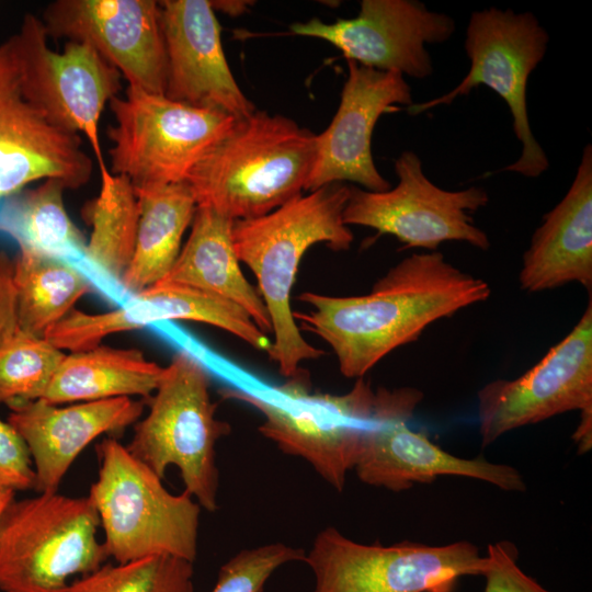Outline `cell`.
I'll return each mask as SVG.
<instances>
[{
    "instance_id": "obj_11",
    "label": "cell",
    "mask_w": 592,
    "mask_h": 592,
    "mask_svg": "<svg viewBox=\"0 0 592 592\" xmlns=\"http://www.w3.org/2000/svg\"><path fill=\"white\" fill-rule=\"evenodd\" d=\"M12 38L26 100L57 128L83 134L100 171L106 169L99 123L122 88L118 70L84 43L67 42L61 53L53 52L43 21L31 13Z\"/></svg>"
},
{
    "instance_id": "obj_37",
    "label": "cell",
    "mask_w": 592,
    "mask_h": 592,
    "mask_svg": "<svg viewBox=\"0 0 592 592\" xmlns=\"http://www.w3.org/2000/svg\"><path fill=\"white\" fill-rule=\"evenodd\" d=\"M252 1L247 0H214L210 1L213 10L219 11L229 16H238L248 11Z\"/></svg>"
},
{
    "instance_id": "obj_36",
    "label": "cell",
    "mask_w": 592,
    "mask_h": 592,
    "mask_svg": "<svg viewBox=\"0 0 592 592\" xmlns=\"http://www.w3.org/2000/svg\"><path fill=\"white\" fill-rule=\"evenodd\" d=\"M578 452L584 454L592 447V412L580 413V422L572 435Z\"/></svg>"
},
{
    "instance_id": "obj_30",
    "label": "cell",
    "mask_w": 592,
    "mask_h": 592,
    "mask_svg": "<svg viewBox=\"0 0 592 592\" xmlns=\"http://www.w3.org/2000/svg\"><path fill=\"white\" fill-rule=\"evenodd\" d=\"M65 355L44 338L18 330L0 346V403L42 399Z\"/></svg>"
},
{
    "instance_id": "obj_13",
    "label": "cell",
    "mask_w": 592,
    "mask_h": 592,
    "mask_svg": "<svg viewBox=\"0 0 592 592\" xmlns=\"http://www.w3.org/2000/svg\"><path fill=\"white\" fill-rule=\"evenodd\" d=\"M423 399L413 387L385 388L378 414L365 432L354 470L369 486L400 492L440 476H460L491 483L504 491H525L517 469L483 457L463 458L444 451L408 421Z\"/></svg>"
},
{
    "instance_id": "obj_16",
    "label": "cell",
    "mask_w": 592,
    "mask_h": 592,
    "mask_svg": "<svg viewBox=\"0 0 592 592\" xmlns=\"http://www.w3.org/2000/svg\"><path fill=\"white\" fill-rule=\"evenodd\" d=\"M42 21L48 36L90 45L128 86L164 95L168 62L159 1L57 0Z\"/></svg>"
},
{
    "instance_id": "obj_32",
    "label": "cell",
    "mask_w": 592,
    "mask_h": 592,
    "mask_svg": "<svg viewBox=\"0 0 592 592\" xmlns=\"http://www.w3.org/2000/svg\"><path fill=\"white\" fill-rule=\"evenodd\" d=\"M305 551L283 543L242 549L225 562L210 592H264L270 577L285 563L304 561Z\"/></svg>"
},
{
    "instance_id": "obj_7",
    "label": "cell",
    "mask_w": 592,
    "mask_h": 592,
    "mask_svg": "<svg viewBox=\"0 0 592 592\" xmlns=\"http://www.w3.org/2000/svg\"><path fill=\"white\" fill-rule=\"evenodd\" d=\"M88 497L38 492L14 499L0 519V591L66 592L70 579L109 559Z\"/></svg>"
},
{
    "instance_id": "obj_10",
    "label": "cell",
    "mask_w": 592,
    "mask_h": 592,
    "mask_svg": "<svg viewBox=\"0 0 592 592\" xmlns=\"http://www.w3.org/2000/svg\"><path fill=\"white\" fill-rule=\"evenodd\" d=\"M304 561L314 592H453L462 577L482 576L488 565L469 542L362 544L331 526L316 536Z\"/></svg>"
},
{
    "instance_id": "obj_22",
    "label": "cell",
    "mask_w": 592,
    "mask_h": 592,
    "mask_svg": "<svg viewBox=\"0 0 592 592\" xmlns=\"http://www.w3.org/2000/svg\"><path fill=\"white\" fill-rule=\"evenodd\" d=\"M234 221L212 208L196 206L190 236L161 281L229 299L243 308L261 331L272 333L267 309L241 271L232 241Z\"/></svg>"
},
{
    "instance_id": "obj_29",
    "label": "cell",
    "mask_w": 592,
    "mask_h": 592,
    "mask_svg": "<svg viewBox=\"0 0 592 592\" xmlns=\"http://www.w3.org/2000/svg\"><path fill=\"white\" fill-rule=\"evenodd\" d=\"M193 562L152 556L125 563H104L75 579L66 592H194Z\"/></svg>"
},
{
    "instance_id": "obj_31",
    "label": "cell",
    "mask_w": 592,
    "mask_h": 592,
    "mask_svg": "<svg viewBox=\"0 0 592 592\" xmlns=\"http://www.w3.org/2000/svg\"><path fill=\"white\" fill-rule=\"evenodd\" d=\"M144 328L130 305L105 312L71 309L49 327L43 338L56 349L71 353L92 350L114 333Z\"/></svg>"
},
{
    "instance_id": "obj_4",
    "label": "cell",
    "mask_w": 592,
    "mask_h": 592,
    "mask_svg": "<svg viewBox=\"0 0 592 592\" xmlns=\"http://www.w3.org/2000/svg\"><path fill=\"white\" fill-rule=\"evenodd\" d=\"M96 452L100 468L89 498L109 558L125 563L172 556L194 562L201 505L185 491L169 492L161 478L115 437L103 439Z\"/></svg>"
},
{
    "instance_id": "obj_23",
    "label": "cell",
    "mask_w": 592,
    "mask_h": 592,
    "mask_svg": "<svg viewBox=\"0 0 592 592\" xmlns=\"http://www.w3.org/2000/svg\"><path fill=\"white\" fill-rule=\"evenodd\" d=\"M163 366L137 349L99 345L65 355L42 398L48 403L95 401L118 397H150Z\"/></svg>"
},
{
    "instance_id": "obj_5",
    "label": "cell",
    "mask_w": 592,
    "mask_h": 592,
    "mask_svg": "<svg viewBox=\"0 0 592 592\" xmlns=\"http://www.w3.org/2000/svg\"><path fill=\"white\" fill-rule=\"evenodd\" d=\"M209 387L202 362L187 351L177 352L163 367L149 397V411L135 424L126 448L161 479L169 466H175L184 491L214 512L219 488L215 446L231 426L216 418Z\"/></svg>"
},
{
    "instance_id": "obj_26",
    "label": "cell",
    "mask_w": 592,
    "mask_h": 592,
    "mask_svg": "<svg viewBox=\"0 0 592 592\" xmlns=\"http://www.w3.org/2000/svg\"><path fill=\"white\" fill-rule=\"evenodd\" d=\"M65 189L61 181L46 179L7 198L0 206V231L20 249L61 259L83 257L87 240L65 208Z\"/></svg>"
},
{
    "instance_id": "obj_18",
    "label": "cell",
    "mask_w": 592,
    "mask_h": 592,
    "mask_svg": "<svg viewBox=\"0 0 592 592\" xmlns=\"http://www.w3.org/2000/svg\"><path fill=\"white\" fill-rule=\"evenodd\" d=\"M411 88L399 72L380 71L348 60V78L329 126L317 135V155L305 191L354 182L383 192L390 183L372 156V135L379 117L412 104Z\"/></svg>"
},
{
    "instance_id": "obj_35",
    "label": "cell",
    "mask_w": 592,
    "mask_h": 592,
    "mask_svg": "<svg viewBox=\"0 0 592 592\" xmlns=\"http://www.w3.org/2000/svg\"><path fill=\"white\" fill-rule=\"evenodd\" d=\"M19 330L14 259L0 251V346Z\"/></svg>"
},
{
    "instance_id": "obj_6",
    "label": "cell",
    "mask_w": 592,
    "mask_h": 592,
    "mask_svg": "<svg viewBox=\"0 0 592 592\" xmlns=\"http://www.w3.org/2000/svg\"><path fill=\"white\" fill-rule=\"evenodd\" d=\"M267 397L243 389H225L228 399L244 402L264 417L259 432L285 454L307 460L335 490L342 491L354 469L366 430L383 400V387L357 378L343 395L311 392L307 373L299 369Z\"/></svg>"
},
{
    "instance_id": "obj_14",
    "label": "cell",
    "mask_w": 592,
    "mask_h": 592,
    "mask_svg": "<svg viewBox=\"0 0 592 592\" xmlns=\"http://www.w3.org/2000/svg\"><path fill=\"white\" fill-rule=\"evenodd\" d=\"M592 412V296L572 330L515 379L478 391L481 446L505 433L555 415Z\"/></svg>"
},
{
    "instance_id": "obj_33",
    "label": "cell",
    "mask_w": 592,
    "mask_h": 592,
    "mask_svg": "<svg viewBox=\"0 0 592 592\" xmlns=\"http://www.w3.org/2000/svg\"><path fill=\"white\" fill-rule=\"evenodd\" d=\"M483 592H551L526 574L517 563V550L508 542L489 544Z\"/></svg>"
},
{
    "instance_id": "obj_28",
    "label": "cell",
    "mask_w": 592,
    "mask_h": 592,
    "mask_svg": "<svg viewBox=\"0 0 592 592\" xmlns=\"http://www.w3.org/2000/svg\"><path fill=\"white\" fill-rule=\"evenodd\" d=\"M132 306L143 327L157 321L187 320L220 328L257 350L271 341L239 305L218 295L160 281L133 295Z\"/></svg>"
},
{
    "instance_id": "obj_19",
    "label": "cell",
    "mask_w": 592,
    "mask_h": 592,
    "mask_svg": "<svg viewBox=\"0 0 592 592\" xmlns=\"http://www.w3.org/2000/svg\"><path fill=\"white\" fill-rule=\"evenodd\" d=\"M159 4L168 62L164 95L235 119L250 116L257 109L229 68L210 1L164 0Z\"/></svg>"
},
{
    "instance_id": "obj_20",
    "label": "cell",
    "mask_w": 592,
    "mask_h": 592,
    "mask_svg": "<svg viewBox=\"0 0 592 592\" xmlns=\"http://www.w3.org/2000/svg\"><path fill=\"white\" fill-rule=\"evenodd\" d=\"M8 422L25 441L38 492L57 491L78 455L102 434L138 421L144 402L130 397L58 407L43 399L10 407Z\"/></svg>"
},
{
    "instance_id": "obj_8",
    "label": "cell",
    "mask_w": 592,
    "mask_h": 592,
    "mask_svg": "<svg viewBox=\"0 0 592 592\" xmlns=\"http://www.w3.org/2000/svg\"><path fill=\"white\" fill-rule=\"evenodd\" d=\"M110 107L115 117L106 132L113 143L110 171L127 177L135 189L184 182L236 122L224 112L130 86Z\"/></svg>"
},
{
    "instance_id": "obj_3",
    "label": "cell",
    "mask_w": 592,
    "mask_h": 592,
    "mask_svg": "<svg viewBox=\"0 0 592 592\" xmlns=\"http://www.w3.org/2000/svg\"><path fill=\"white\" fill-rule=\"evenodd\" d=\"M317 134L280 114L255 110L197 162L184 182L198 207L231 218L266 215L303 194Z\"/></svg>"
},
{
    "instance_id": "obj_27",
    "label": "cell",
    "mask_w": 592,
    "mask_h": 592,
    "mask_svg": "<svg viewBox=\"0 0 592 592\" xmlns=\"http://www.w3.org/2000/svg\"><path fill=\"white\" fill-rule=\"evenodd\" d=\"M100 172V192L82 208V218L91 226L83 258L119 283L135 249L139 203L127 177L107 168Z\"/></svg>"
},
{
    "instance_id": "obj_9",
    "label": "cell",
    "mask_w": 592,
    "mask_h": 592,
    "mask_svg": "<svg viewBox=\"0 0 592 592\" xmlns=\"http://www.w3.org/2000/svg\"><path fill=\"white\" fill-rule=\"evenodd\" d=\"M549 36L531 12L489 8L470 14L464 49L470 68L451 91L407 107L418 115L436 106L448 105L481 84L489 87L506 103L515 137L522 145L517 160L502 169L526 178H537L549 167L546 152L536 140L530 124L526 90L532 71L543 60Z\"/></svg>"
},
{
    "instance_id": "obj_38",
    "label": "cell",
    "mask_w": 592,
    "mask_h": 592,
    "mask_svg": "<svg viewBox=\"0 0 592 592\" xmlns=\"http://www.w3.org/2000/svg\"><path fill=\"white\" fill-rule=\"evenodd\" d=\"M15 499V492L0 487V519L7 506Z\"/></svg>"
},
{
    "instance_id": "obj_12",
    "label": "cell",
    "mask_w": 592,
    "mask_h": 592,
    "mask_svg": "<svg viewBox=\"0 0 592 592\" xmlns=\"http://www.w3.org/2000/svg\"><path fill=\"white\" fill-rule=\"evenodd\" d=\"M398 184L383 192L350 186L343 210L346 226L375 229L396 237L403 248L437 251L447 241H462L480 250L490 248L486 232L475 225L471 213L485 207L489 195L482 187L448 191L436 186L423 172L414 151L395 160Z\"/></svg>"
},
{
    "instance_id": "obj_1",
    "label": "cell",
    "mask_w": 592,
    "mask_h": 592,
    "mask_svg": "<svg viewBox=\"0 0 592 592\" xmlns=\"http://www.w3.org/2000/svg\"><path fill=\"white\" fill-rule=\"evenodd\" d=\"M490 295L485 280L429 251L402 259L364 295L304 292L298 299L310 310L293 315L303 330L332 349L341 374L357 379L396 349L418 340L430 325Z\"/></svg>"
},
{
    "instance_id": "obj_24",
    "label": "cell",
    "mask_w": 592,
    "mask_h": 592,
    "mask_svg": "<svg viewBox=\"0 0 592 592\" xmlns=\"http://www.w3.org/2000/svg\"><path fill=\"white\" fill-rule=\"evenodd\" d=\"M139 223L132 260L119 285L135 295L169 273L192 224L196 202L186 182L135 189Z\"/></svg>"
},
{
    "instance_id": "obj_21",
    "label": "cell",
    "mask_w": 592,
    "mask_h": 592,
    "mask_svg": "<svg viewBox=\"0 0 592 592\" xmlns=\"http://www.w3.org/2000/svg\"><path fill=\"white\" fill-rule=\"evenodd\" d=\"M569 283L592 294V146L562 200L543 216L523 254L520 288L539 293Z\"/></svg>"
},
{
    "instance_id": "obj_2",
    "label": "cell",
    "mask_w": 592,
    "mask_h": 592,
    "mask_svg": "<svg viewBox=\"0 0 592 592\" xmlns=\"http://www.w3.org/2000/svg\"><path fill=\"white\" fill-rule=\"evenodd\" d=\"M349 195L350 186L332 183L300 194L266 215L234 221L236 254L254 274L271 319L274 339L266 352L285 377L294 376L301 362L325 354L303 337L291 294L299 263L311 246L350 249L354 237L343 221Z\"/></svg>"
},
{
    "instance_id": "obj_34",
    "label": "cell",
    "mask_w": 592,
    "mask_h": 592,
    "mask_svg": "<svg viewBox=\"0 0 592 592\" xmlns=\"http://www.w3.org/2000/svg\"><path fill=\"white\" fill-rule=\"evenodd\" d=\"M0 487L12 491L36 488V476L30 451L20 433L0 419Z\"/></svg>"
},
{
    "instance_id": "obj_25",
    "label": "cell",
    "mask_w": 592,
    "mask_h": 592,
    "mask_svg": "<svg viewBox=\"0 0 592 592\" xmlns=\"http://www.w3.org/2000/svg\"><path fill=\"white\" fill-rule=\"evenodd\" d=\"M19 330L42 337L93 291L90 280L66 259L20 249L14 258Z\"/></svg>"
},
{
    "instance_id": "obj_15",
    "label": "cell",
    "mask_w": 592,
    "mask_h": 592,
    "mask_svg": "<svg viewBox=\"0 0 592 592\" xmlns=\"http://www.w3.org/2000/svg\"><path fill=\"white\" fill-rule=\"evenodd\" d=\"M455 30L452 16L415 0H363L355 18L333 23L312 18L291 25L295 35L332 44L346 60L415 79L433 72L426 45L448 41Z\"/></svg>"
},
{
    "instance_id": "obj_17",
    "label": "cell",
    "mask_w": 592,
    "mask_h": 592,
    "mask_svg": "<svg viewBox=\"0 0 592 592\" xmlns=\"http://www.w3.org/2000/svg\"><path fill=\"white\" fill-rule=\"evenodd\" d=\"M78 134L52 125L24 96L10 37L0 45V203L37 180L57 179L76 190L93 166Z\"/></svg>"
}]
</instances>
